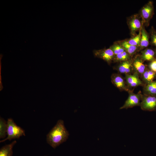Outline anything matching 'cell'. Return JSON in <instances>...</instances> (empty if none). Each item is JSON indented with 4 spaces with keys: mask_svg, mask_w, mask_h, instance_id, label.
<instances>
[{
    "mask_svg": "<svg viewBox=\"0 0 156 156\" xmlns=\"http://www.w3.org/2000/svg\"><path fill=\"white\" fill-rule=\"evenodd\" d=\"M125 80L128 87H135L143 84L138 74L135 72L133 74L125 75Z\"/></svg>",
    "mask_w": 156,
    "mask_h": 156,
    "instance_id": "obj_10",
    "label": "cell"
},
{
    "mask_svg": "<svg viewBox=\"0 0 156 156\" xmlns=\"http://www.w3.org/2000/svg\"><path fill=\"white\" fill-rule=\"evenodd\" d=\"M149 34L151 40L150 44L156 49V30L153 26L150 29Z\"/></svg>",
    "mask_w": 156,
    "mask_h": 156,
    "instance_id": "obj_22",
    "label": "cell"
},
{
    "mask_svg": "<svg viewBox=\"0 0 156 156\" xmlns=\"http://www.w3.org/2000/svg\"><path fill=\"white\" fill-rule=\"evenodd\" d=\"M7 122L3 118H0V138H4L7 135Z\"/></svg>",
    "mask_w": 156,
    "mask_h": 156,
    "instance_id": "obj_19",
    "label": "cell"
},
{
    "mask_svg": "<svg viewBox=\"0 0 156 156\" xmlns=\"http://www.w3.org/2000/svg\"><path fill=\"white\" fill-rule=\"evenodd\" d=\"M144 62L139 54L136 55L133 59H132L133 70L139 75H142L147 68Z\"/></svg>",
    "mask_w": 156,
    "mask_h": 156,
    "instance_id": "obj_8",
    "label": "cell"
},
{
    "mask_svg": "<svg viewBox=\"0 0 156 156\" xmlns=\"http://www.w3.org/2000/svg\"><path fill=\"white\" fill-rule=\"evenodd\" d=\"M128 92V97L123 105L120 108V109H127L136 106H140L142 95L139 92L135 94L130 90Z\"/></svg>",
    "mask_w": 156,
    "mask_h": 156,
    "instance_id": "obj_6",
    "label": "cell"
},
{
    "mask_svg": "<svg viewBox=\"0 0 156 156\" xmlns=\"http://www.w3.org/2000/svg\"><path fill=\"white\" fill-rule=\"evenodd\" d=\"M127 23L129 28L131 37L137 34V32L141 29L143 24L138 13L135 14L127 18Z\"/></svg>",
    "mask_w": 156,
    "mask_h": 156,
    "instance_id": "obj_4",
    "label": "cell"
},
{
    "mask_svg": "<svg viewBox=\"0 0 156 156\" xmlns=\"http://www.w3.org/2000/svg\"><path fill=\"white\" fill-rule=\"evenodd\" d=\"M140 55L143 61L151 62L156 59V49L147 48L141 51Z\"/></svg>",
    "mask_w": 156,
    "mask_h": 156,
    "instance_id": "obj_12",
    "label": "cell"
},
{
    "mask_svg": "<svg viewBox=\"0 0 156 156\" xmlns=\"http://www.w3.org/2000/svg\"></svg>",
    "mask_w": 156,
    "mask_h": 156,
    "instance_id": "obj_24",
    "label": "cell"
},
{
    "mask_svg": "<svg viewBox=\"0 0 156 156\" xmlns=\"http://www.w3.org/2000/svg\"><path fill=\"white\" fill-rule=\"evenodd\" d=\"M109 48L112 50L115 55L125 51L118 41L114 42Z\"/></svg>",
    "mask_w": 156,
    "mask_h": 156,
    "instance_id": "obj_21",
    "label": "cell"
},
{
    "mask_svg": "<svg viewBox=\"0 0 156 156\" xmlns=\"http://www.w3.org/2000/svg\"><path fill=\"white\" fill-rule=\"evenodd\" d=\"M143 91L144 94L156 96V81L145 84Z\"/></svg>",
    "mask_w": 156,
    "mask_h": 156,
    "instance_id": "obj_17",
    "label": "cell"
},
{
    "mask_svg": "<svg viewBox=\"0 0 156 156\" xmlns=\"http://www.w3.org/2000/svg\"><path fill=\"white\" fill-rule=\"evenodd\" d=\"M16 141L14 140L11 143L5 145L0 149V156H12L13 148L16 143Z\"/></svg>",
    "mask_w": 156,
    "mask_h": 156,
    "instance_id": "obj_15",
    "label": "cell"
},
{
    "mask_svg": "<svg viewBox=\"0 0 156 156\" xmlns=\"http://www.w3.org/2000/svg\"><path fill=\"white\" fill-rule=\"evenodd\" d=\"M141 38V29L139 31L138 34L135 36L127 40L128 43L130 44L138 47H139Z\"/></svg>",
    "mask_w": 156,
    "mask_h": 156,
    "instance_id": "obj_20",
    "label": "cell"
},
{
    "mask_svg": "<svg viewBox=\"0 0 156 156\" xmlns=\"http://www.w3.org/2000/svg\"><path fill=\"white\" fill-rule=\"evenodd\" d=\"M138 14L141 17L143 24L145 27H148L154 14L153 1H149L141 8Z\"/></svg>",
    "mask_w": 156,
    "mask_h": 156,
    "instance_id": "obj_3",
    "label": "cell"
},
{
    "mask_svg": "<svg viewBox=\"0 0 156 156\" xmlns=\"http://www.w3.org/2000/svg\"><path fill=\"white\" fill-rule=\"evenodd\" d=\"M117 69L120 73L125 75L131 74L133 70L132 59L131 60L120 62Z\"/></svg>",
    "mask_w": 156,
    "mask_h": 156,
    "instance_id": "obj_13",
    "label": "cell"
},
{
    "mask_svg": "<svg viewBox=\"0 0 156 156\" xmlns=\"http://www.w3.org/2000/svg\"><path fill=\"white\" fill-rule=\"evenodd\" d=\"M140 106L144 111H156V96L142 95Z\"/></svg>",
    "mask_w": 156,
    "mask_h": 156,
    "instance_id": "obj_5",
    "label": "cell"
},
{
    "mask_svg": "<svg viewBox=\"0 0 156 156\" xmlns=\"http://www.w3.org/2000/svg\"><path fill=\"white\" fill-rule=\"evenodd\" d=\"M141 76L143 82L146 84L153 81L156 78V73L147 67Z\"/></svg>",
    "mask_w": 156,
    "mask_h": 156,
    "instance_id": "obj_16",
    "label": "cell"
},
{
    "mask_svg": "<svg viewBox=\"0 0 156 156\" xmlns=\"http://www.w3.org/2000/svg\"><path fill=\"white\" fill-rule=\"evenodd\" d=\"M69 133L64 125V121L58 120L55 125L47 135V141L53 148L66 142Z\"/></svg>",
    "mask_w": 156,
    "mask_h": 156,
    "instance_id": "obj_1",
    "label": "cell"
},
{
    "mask_svg": "<svg viewBox=\"0 0 156 156\" xmlns=\"http://www.w3.org/2000/svg\"><path fill=\"white\" fill-rule=\"evenodd\" d=\"M94 55L96 57L101 58L110 64L113 61L115 55L109 48L104 49L93 51Z\"/></svg>",
    "mask_w": 156,
    "mask_h": 156,
    "instance_id": "obj_7",
    "label": "cell"
},
{
    "mask_svg": "<svg viewBox=\"0 0 156 156\" xmlns=\"http://www.w3.org/2000/svg\"><path fill=\"white\" fill-rule=\"evenodd\" d=\"M148 68L151 70L156 73V59L150 62Z\"/></svg>",
    "mask_w": 156,
    "mask_h": 156,
    "instance_id": "obj_23",
    "label": "cell"
},
{
    "mask_svg": "<svg viewBox=\"0 0 156 156\" xmlns=\"http://www.w3.org/2000/svg\"><path fill=\"white\" fill-rule=\"evenodd\" d=\"M141 38L139 51H142L147 48L150 44V36L143 24L141 29Z\"/></svg>",
    "mask_w": 156,
    "mask_h": 156,
    "instance_id": "obj_11",
    "label": "cell"
},
{
    "mask_svg": "<svg viewBox=\"0 0 156 156\" xmlns=\"http://www.w3.org/2000/svg\"><path fill=\"white\" fill-rule=\"evenodd\" d=\"M112 83L120 91H129L128 87L125 79L120 75L118 74H113L111 76Z\"/></svg>",
    "mask_w": 156,
    "mask_h": 156,
    "instance_id": "obj_9",
    "label": "cell"
},
{
    "mask_svg": "<svg viewBox=\"0 0 156 156\" xmlns=\"http://www.w3.org/2000/svg\"><path fill=\"white\" fill-rule=\"evenodd\" d=\"M118 42L132 58L137 52L139 51V47L129 44L127 40L118 41Z\"/></svg>",
    "mask_w": 156,
    "mask_h": 156,
    "instance_id": "obj_14",
    "label": "cell"
},
{
    "mask_svg": "<svg viewBox=\"0 0 156 156\" xmlns=\"http://www.w3.org/2000/svg\"><path fill=\"white\" fill-rule=\"evenodd\" d=\"M132 59L130 55L126 51L115 55L113 61L114 62H121L131 60Z\"/></svg>",
    "mask_w": 156,
    "mask_h": 156,
    "instance_id": "obj_18",
    "label": "cell"
},
{
    "mask_svg": "<svg viewBox=\"0 0 156 156\" xmlns=\"http://www.w3.org/2000/svg\"><path fill=\"white\" fill-rule=\"evenodd\" d=\"M7 122L8 136L5 138L1 140V143L7 140L10 141L13 139H18L23 135L25 136V131L20 127L17 126L12 119L8 118Z\"/></svg>",
    "mask_w": 156,
    "mask_h": 156,
    "instance_id": "obj_2",
    "label": "cell"
}]
</instances>
